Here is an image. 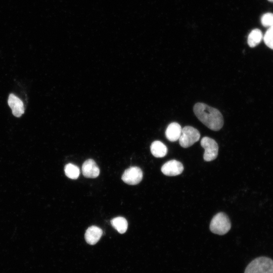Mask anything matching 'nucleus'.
<instances>
[{
    "instance_id": "f3484780",
    "label": "nucleus",
    "mask_w": 273,
    "mask_h": 273,
    "mask_svg": "<svg viewBox=\"0 0 273 273\" xmlns=\"http://www.w3.org/2000/svg\"><path fill=\"white\" fill-rule=\"evenodd\" d=\"M261 22L264 27L273 26V14L267 13L263 15L261 18Z\"/></svg>"
},
{
    "instance_id": "9b49d317",
    "label": "nucleus",
    "mask_w": 273,
    "mask_h": 273,
    "mask_svg": "<svg viewBox=\"0 0 273 273\" xmlns=\"http://www.w3.org/2000/svg\"><path fill=\"white\" fill-rule=\"evenodd\" d=\"M181 126L177 122H172L170 123L166 130V138L170 142H175L177 141L181 132Z\"/></svg>"
},
{
    "instance_id": "39448f33",
    "label": "nucleus",
    "mask_w": 273,
    "mask_h": 273,
    "mask_svg": "<svg viewBox=\"0 0 273 273\" xmlns=\"http://www.w3.org/2000/svg\"><path fill=\"white\" fill-rule=\"evenodd\" d=\"M201 145L205 150L203 158L205 161H211L216 159L218 155V146L214 140L204 136L201 141Z\"/></svg>"
},
{
    "instance_id": "dca6fc26",
    "label": "nucleus",
    "mask_w": 273,
    "mask_h": 273,
    "mask_svg": "<svg viewBox=\"0 0 273 273\" xmlns=\"http://www.w3.org/2000/svg\"><path fill=\"white\" fill-rule=\"evenodd\" d=\"M263 40L268 48L273 50V26L267 30L263 36Z\"/></svg>"
},
{
    "instance_id": "f257e3e1",
    "label": "nucleus",
    "mask_w": 273,
    "mask_h": 273,
    "mask_svg": "<svg viewBox=\"0 0 273 273\" xmlns=\"http://www.w3.org/2000/svg\"><path fill=\"white\" fill-rule=\"evenodd\" d=\"M193 111L197 118L210 129L218 131L223 126V116L218 109L197 103L194 106Z\"/></svg>"
},
{
    "instance_id": "7ed1b4c3",
    "label": "nucleus",
    "mask_w": 273,
    "mask_h": 273,
    "mask_svg": "<svg viewBox=\"0 0 273 273\" xmlns=\"http://www.w3.org/2000/svg\"><path fill=\"white\" fill-rule=\"evenodd\" d=\"M231 224L228 216L223 212L217 213L210 223V230L214 234L223 235L231 229Z\"/></svg>"
},
{
    "instance_id": "ddd939ff",
    "label": "nucleus",
    "mask_w": 273,
    "mask_h": 273,
    "mask_svg": "<svg viewBox=\"0 0 273 273\" xmlns=\"http://www.w3.org/2000/svg\"><path fill=\"white\" fill-rule=\"evenodd\" d=\"M111 224L120 234L124 233L127 229V221L123 217L119 216L113 218L111 220Z\"/></svg>"
},
{
    "instance_id": "0eeeda50",
    "label": "nucleus",
    "mask_w": 273,
    "mask_h": 273,
    "mask_svg": "<svg viewBox=\"0 0 273 273\" xmlns=\"http://www.w3.org/2000/svg\"><path fill=\"white\" fill-rule=\"evenodd\" d=\"M162 172L167 176H176L182 173L184 166L181 162L171 160L164 163L161 167Z\"/></svg>"
},
{
    "instance_id": "a211bd4d",
    "label": "nucleus",
    "mask_w": 273,
    "mask_h": 273,
    "mask_svg": "<svg viewBox=\"0 0 273 273\" xmlns=\"http://www.w3.org/2000/svg\"><path fill=\"white\" fill-rule=\"evenodd\" d=\"M269 2H272L273 3V0H268Z\"/></svg>"
},
{
    "instance_id": "20e7f679",
    "label": "nucleus",
    "mask_w": 273,
    "mask_h": 273,
    "mask_svg": "<svg viewBox=\"0 0 273 273\" xmlns=\"http://www.w3.org/2000/svg\"><path fill=\"white\" fill-rule=\"evenodd\" d=\"M200 138L199 131L191 126H186L181 129V135L178 139L181 147L187 148L198 142Z\"/></svg>"
},
{
    "instance_id": "f8f14e48",
    "label": "nucleus",
    "mask_w": 273,
    "mask_h": 273,
    "mask_svg": "<svg viewBox=\"0 0 273 273\" xmlns=\"http://www.w3.org/2000/svg\"><path fill=\"white\" fill-rule=\"evenodd\" d=\"M150 150L152 155L157 158L163 157L167 153L166 146L159 141H155L152 143Z\"/></svg>"
},
{
    "instance_id": "423d86ee",
    "label": "nucleus",
    "mask_w": 273,
    "mask_h": 273,
    "mask_svg": "<svg viewBox=\"0 0 273 273\" xmlns=\"http://www.w3.org/2000/svg\"><path fill=\"white\" fill-rule=\"evenodd\" d=\"M142 178L143 172L141 169L137 166H132L126 169L122 176V180L130 185L138 184Z\"/></svg>"
},
{
    "instance_id": "2eb2a0df",
    "label": "nucleus",
    "mask_w": 273,
    "mask_h": 273,
    "mask_svg": "<svg viewBox=\"0 0 273 273\" xmlns=\"http://www.w3.org/2000/svg\"><path fill=\"white\" fill-rule=\"evenodd\" d=\"M64 171L68 177L73 179H77L80 174L79 167L72 163H68L65 166Z\"/></svg>"
},
{
    "instance_id": "9d476101",
    "label": "nucleus",
    "mask_w": 273,
    "mask_h": 273,
    "mask_svg": "<svg viewBox=\"0 0 273 273\" xmlns=\"http://www.w3.org/2000/svg\"><path fill=\"white\" fill-rule=\"evenodd\" d=\"M102 234L103 231L101 229L97 226H91L86 230L85 233V241L90 245H94L99 241Z\"/></svg>"
},
{
    "instance_id": "4468645a",
    "label": "nucleus",
    "mask_w": 273,
    "mask_h": 273,
    "mask_svg": "<svg viewBox=\"0 0 273 273\" xmlns=\"http://www.w3.org/2000/svg\"><path fill=\"white\" fill-rule=\"evenodd\" d=\"M262 37V33L259 29H253L248 37L247 42L249 46L251 48L255 47L260 42Z\"/></svg>"
},
{
    "instance_id": "6e6552de",
    "label": "nucleus",
    "mask_w": 273,
    "mask_h": 273,
    "mask_svg": "<svg viewBox=\"0 0 273 273\" xmlns=\"http://www.w3.org/2000/svg\"><path fill=\"white\" fill-rule=\"evenodd\" d=\"M82 173L86 177L96 178L99 175L100 169L95 161L89 159L83 163Z\"/></svg>"
},
{
    "instance_id": "1a4fd4ad",
    "label": "nucleus",
    "mask_w": 273,
    "mask_h": 273,
    "mask_svg": "<svg viewBox=\"0 0 273 273\" xmlns=\"http://www.w3.org/2000/svg\"><path fill=\"white\" fill-rule=\"evenodd\" d=\"M8 103L15 116L19 117L24 113V107L23 102L14 94H11L9 95Z\"/></svg>"
},
{
    "instance_id": "f03ea898",
    "label": "nucleus",
    "mask_w": 273,
    "mask_h": 273,
    "mask_svg": "<svg viewBox=\"0 0 273 273\" xmlns=\"http://www.w3.org/2000/svg\"><path fill=\"white\" fill-rule=\"evenodd\" d=\"M244 273H273V260L265 256L257 257L249 263Z\"/></svg>"
}]
</instances>
